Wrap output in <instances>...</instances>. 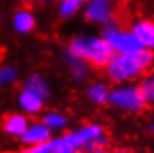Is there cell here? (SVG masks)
<instances>
[{
  "mask_svg": "<svg viewBox=\"0 0 154 153\" xmlns=\"http://www.w3.org/2000/svg\"><path fill=\"white\" fill-rule=\"evenodd\" d=\"M91 153H108V152H107L104 147H99V149H94Z\"/></svg>",
  "mask_w": 154,
  "mask_h": 153,
  "instance_id": "ffe728a7",
  "label": "cell"
},
{
  "mask_svg": "<svg viewBox=\"0 0 154 153\" xmlns=\"http://www.w3.org/2000/svg\"><path fill=\"white\" fill-rule=\"evenodd\" d=\"M43 101L38 95L30 92V91H22L21 95H19V106L24 112L30 113V115H34V113H38L42 109H43Z\"/></svg>",
  "mask_w": 154,
  "mask_h": 153,
  "instance_id": "8fae6325",
  "label": "cell"
},
{
  "mask_svg": "<svg viewBox=\"0 0 154 153\" xmlns=\"http://www.w3.org/2000/svg\"><path fill=\"white\" fill-rule=\"evenodd\" d=\"M85 5V17L92 22L107 24L114 17L116 0H88Z\"/></svg>",
  "mask_w": 154,
  "mask_h": 153,
  "instance_id": "8992f818",
  "label": "cell"
},
{
  "mask_svg": "<svg viewBox=\"0 0 154 153\" xmlns=\"http://www.w3.org/2000/svg\"><path fill=\"white\" fill-rule=\"evenodd\" d=\"M108 101L119 109L129 110V112H139L145 106V100L141 94L138 86H120L110 92Z\"/></svg>",
  "mask_w": 154,
  "mask_h": 153,
  "instance_id": "277c9868",
  "label": "cell"
},
{
  "mask_svg": "<svg viewBox=\"0 0 154 153\" xmlns=\"http://www.w3.org/2000/svg\"><path fill=\"white\" fill-rule=\"evenodd\" d=\"M104 135V129L99 125H86L77 131H73L70 134H67L65 137L59 138L61 143L70 149H77V147H86L92 140H95L98 137Z\"/></svg>",
  "mask_w": 154,
  "mask_h": 153,
  "instance_id": "5b68a950",
  "label": "cell"
},
{
  "mask_svg": "<svg viewBox=\"0 0 154 153\" xmlns=\"http://www.w3.org/2000/svg\"><path fill=\"white\" fill-rule=\"evenodd\" d=\"M28 2H31V0H28Z\"/></svg>",
  "mask_w": 154,
  "mask_h": 153,
  "instance_id": "603a6c76",
  "label": "cell"
},
{
  "mask_svg": "<svg viewBox=\"0 0 154 153\" xmlns=\"http://www.w3.org/2000/svg\"><path fill=\"white\" fill-rule=\"evenodd\" d=\"M59 144V141L57 140H48L42 144H36V146H31L30 149H25V150H21L19 153H52L54 149Z\"/></svg>",
  "mask_w": 154,
  "mask_h": 153,
  "instance_id": "e0dca14e",
  "label": "cell"
},
{
  "mask_svg": "<svg viewBox=\"0 0 154 153\" xmlns=\"http://www.w3.org/2000/svg\"><path fill=\"white\" fill-rule=\"evenodd\" d=\"M108 95H110V91H108L107 86L102 85V83H94V85L88 89L89 100L96 103V104H101V103L108 101Z\"/></svg>",
  "mask_w": 154,
  "mask_h": 153,
  "instance_id": "9a60e30c",
  "label": "cell"
},
{
  "mask_svg": "<svg viewBox=\"0 0 154 153\" xmlns=\"http://www.w3.org/2000/svg\"><path fill=\"white\" fill-rule=\"evenodd\" d=\"M24 89L38 95L42 100H46L49 97V85L42 75H33L28 77L24 83Z\"/></svg>",
  "mask_w": 154,
  "mask_h": 153,
  "instance_id": "30bf717a",
  "label": "cell"
},
{
  "mask_svg": "<svg viewBox=\"0 0 154 153\" xmlns=\"http://www.w3.org/2000/svg\"><path fill=\"white\" fill-rule=\"evenodd\" d=\"M67 51L95 67H107V64L114 57L113 48L107 43L105 39L99 37H74Z\"/></svg>",
  "mask_w": 154,
  "mask_h": 153,
  "instance_id": "7a4b0ae2",
  "label": "cell"
},
{
  "mask_svg": "<svg viewBox=\"0 0 154 153\" xmlns=\"http://www.w3.org/2000/svg\"><path fill=\"white\" fill-rule=\"evenodd\" d=\"M85 3H86V0H59L58 12L64 18L73 17L74 14H77L85 6Z\"/></svg>",
  "mask_w": 154,
  "mask_h": 153,
  "instance_id": "5bb4252c",
  "label": "cell"
},
{
  "mask_svg": "<svg viewBox=\"0 0 154 153\" xmlns=\"http://www.w3.org/2000/svg\"><path fill=\"white\" fill-rule=\"evenodd\" d=\"M17 77L15 69H12L11 65H3L0 67V86H6L9 83H12Z\"/></svg>",
  "mask_w": 154,
  "mask_h": 153,
  "instance_id": "d6986e66",
  "label": "cell"
},
{
  "mask_svg": "<svg viewBox=\"0 0 154 153\" xmlns=\"http://www.w3.org/2000/svg\"><path fill=\"white\" fill-rule=\"evenodd\" d=\"M132 33L138 42L142 45V48H154V21L150 19H141L132 25Z\"/></svg>",
  "mask_w": 154,
  "mask_h": 153,
  "instance_id": "52a82bcc",
  "label": "cell"
},
{
  "mask_svg": "<svg viewBox=\"0 0 154 153\" xmlns=\"http://www.w3.org/2000/svg\"><path fill=\"white\" fill-rule=\"evenodd\" d=\"M31 2H36V3H48L51 0H31Z\"/></svg>",
  "mask_w": 154,
  "mask_h": 153,
  "instance_id": "44dd1931",
  "label": "cell"
},
{
  "mask_svg": "<svg viewBox=\"0 0 154 153\" xmlns=\"http://www.w3.org/2000/svg\"><path fill=\"white\" fill-rule=\"evenodd\" d=\"M154 61L151 51L141 49L134 54H117L107 64V75L114 82H125L145 73Z\"/></svg>",
  "mask_w": 154,
  "mask_h": 153,
  "instance_id": "6da1fadb",
  "label": "cell"
},
{
  "mask_svg": "<svg viewBox=\"0 0 154 153\" xmlns=\"http://www.w3.org/2000/svg\"><path fill=\"white\" fill-rule=\"evenodd\" d=\"M28 122L22 115H8L3 119V129L9 135H21L27 129Z\"/></svg>",
  "mask_w": 154,
  "mask_h": 153,
  "instance_id": "9c48e42d",
  "label": "cell"
},
{
  "mask_svg": "<svg viewBox=\"0 0 154 153\" xmlns=\"http://www.w3.org/2000/svg\"><path fill=\"white\" fill-rule=\"evenodd\" d=\"M102 39H105L107 43L113 48V51L119 54H134V52L144 49L142 45L138 42V39L135 37L132 30L129 31V30L122 28L114 19L107 22Z\"/></svg>",
  "mask_w": 154,
  "mask_h": 153,
  "instance_id": "3957f363",
  "label": "cell"
},
{
  "mask_svg": "<svg viewBox=\"0 0 154 153\" xmlns=\"http://www.w3.org/2000/svg\"><path fill=\"white\" fill-rule=\"evenodd\" d=\"M36 19L28 9H21L14 15V28L18 33H28L34 28Z\"/></svg>",
  "mask_w": 154,
  "mask_h": 153,
  "instance_id": "7c38bea8",
  "label": "cell"
},
{
  "mask_svg": "<svg viewBox=\"0 0 154 153\" xmlns=\"http://www.w3.org/2000/svg\"><path fill=\"white\" fill-rule=\"evenodd\" d=\"M114 153H129L128 150H116Z\"/></svg>",
  "mask_w": 154,
  "mask_h": 153,
  "instance_id": "7402d4cb",
  "label": "cell"
},
{
  "mask_svg": "<svg viewBox=\"0 0 154 153\" xmlns=\"http://www.w3.org/2000/svg\"><path fill=\"white\" fill-rule=\"evenodd\" d=\"M43 123L49 128V129H61L65 126V117L62 115H59L57 112H51V113H46L43 117Z\"/></svg>",
  "mask_w": 154,
  "mask_h": 153,
  "instance_id": "2e32d148",
  "label": "cell"
},
{
  "mask_svg": "<svg viewBox=\"0 0 154 153\" xmlns=\"http://www.w3.org/2000/svg\"><path fill=\"white\" fill-rule=\"evenodd\" d=\"M21 138L28 146L42 144V143L51 140V129L45 123H33V125L27 126V129L21 135Z\"/></svg>",
  "mask_w": 154,
  "mask_h": 153,
  "instance_id": "ba28073f",
  "label": "cell"
},
{
  "mask_svg": "<svg viewBox=\"0 0 154 153\" xmlns=\"http://www.w3.org/2000/svg\"><path fill=\"white\" fill-rule=\"evenodd\" d=\"M138 88L145 101H154V75L145 77Z\"/></svg>",
  "mask_w": 154,
  "mask_h": 153,
  "instance_id": "ac0fdd59",
  "label": "cell"
},
{
  "mask_svg": "<svg viewBox=\"0 0 154 153\" xmlns=\"http://www.w3.org/2000/svg\"><path fill=\"white\" fill-rule=\"evenodd\" d=\"M65 61H67V64H68V67L71 69V73L74 75L77 80H82L85 75H86V72H88V64H86V61H83L82 58L76 57L74 54H71V52H65Z\"/></svg>",
  "mask_w": 154,
  "mask_h": 153,
  "instance_id": "4fadbf2b",
  "label": "cell"
}]
</instances>
